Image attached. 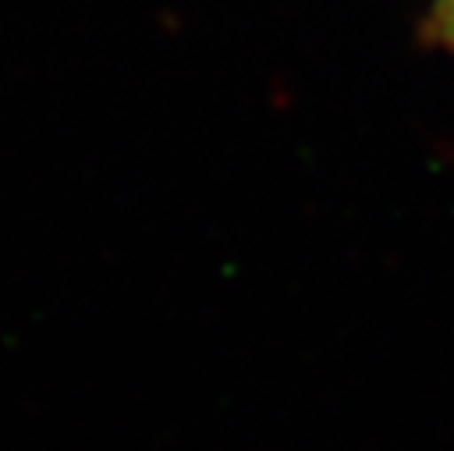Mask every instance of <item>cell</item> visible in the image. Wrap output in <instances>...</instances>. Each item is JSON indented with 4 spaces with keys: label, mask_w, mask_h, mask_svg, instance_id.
Returning <instances> with one entry per match:
<instances>
[{
    "label": "cell",
    "mask_w": 454,
    "mask_h": 451,
    "mask_svg": "<svg viewBox=\"0 0 454 451\" xmlns=\"http://www.w3.org/2000/svg\"><path fill=\"white\" fill-rule=\"evenodd\" d=\"M415 39L429 53L454 57V0H426L422 18L415 25Z\"/></svg>",
    "instance_id": "1"
}]
</instances>
